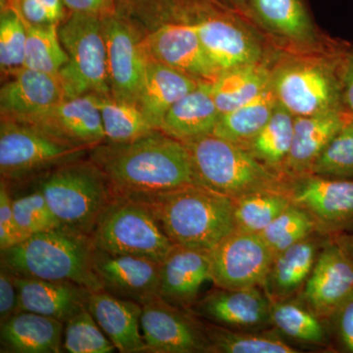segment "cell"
Returning <instances> with one entry per match:
<instances>
[{"instance_id":"1","label":"cell","mask_w":353,"mask_h":353,"mask_svg":"<svg viewBox=\"0 0 353 353\" xmlns=\"http://www.w3.org/2000/svg\"><path fill=\"white\" fill-rule=\"evenodd\" d=\"M90 159L114 194L146 196L196 183L187 146L160 130L127 143H101L90 150Z\"/></svg>"},{"instance_id":"2","label":"cell","mask_w":353,"mask_h":353,"mask_svg":"<svg viewBox=\"0 0 353 353\" xmlns=\"http://www.w3.org/2000/svg\"><path fill=\"white\" fill-rule=\"evenodd\" d=\"M136 196L150 206L175 245L210 252L236 230L234 201L192 183L155 194Z\"/></svg>"},{"instance_id":"3","label":"cell","mask_w":353,"mask_h":353,"mask_svg":"<svg viewBox=\"0 0 353 353\" xmlns=\"http://www.w3.org/2000/svg\"><path fill=\"white\" fill-rule=\"evenodd\" d=\"M90 236L60 227L34 234L1 252V264L20 277L68 281L97 292L103 290L94 267Z\"/></svg>"},{"instance_id":"4","label":"cell","mask_w":353,"mask_h":353,"mask_svg":"<svg viewBox=\"0 0 353 353\" xmlns=\"http://www.w3.org/2000/svg\"><path fill=\"white\" fill-rule=\"evenodd\" d=\"M185 143L197 185L232 199L263 192H285L283 176L260 162L245 148L214 134Z\"/></svg>"},{"instance_id":"5","label":"cell","mask_w":353,"mask_h":353,"mask_svg":"<svg viewBox=\"0 0 353 353\" xmlns=\"http://www.w3.org/2000/svg\"><path fill=\"white\" fill-rule=\"evenodd\" d=\"M38 188L62 226L90 236L114 196L108 179L92 160H77L44 174Z\"/></svg>"},{"instance_id":"6","label":"cell","mask_w":353,"mask_h":353,"mask_svg":"<svg viewBox=\"0 0 353 353\" xmlns=\"http://www.w3.org/2000/svg\"><path fill=\"white\" fill-rule=\"evenodd\" d=\"M95 248L111 254L145 257L161 263L173 243L145 201L114 194L90 236Z\"/></svg>"},{"instance_id":"7","label":"cell","mask_w":353,"mask_h":353,"mask_svg":"<svg viewBox=\"0 0 353 353\" xmlns=\"http://www.w3.org/2000/svg\"><path fill=\"white\" fill-rule=\"evenodd\" d=\"M102 18L69 12L58 24L60 41L68 55L59 72L66 99L88 94L111 97Z\"/></svg>"},{"instance_id":"8","label":"cell","mask_w":353,"mask_h":353,"mask_svg":"<svg viewBox=\"0 0 353 353\" xmlns=\"http://www.w3.org/2000/svg\"><path fill=\"white\" fill-rule=\"evenodd\" d=\"M39 128L2 117L0 126V174L6 183H19L71 163L90 152Z\"/></svg>"},{"instance_id":"9","label":"cell","mask_w":353,"mask_h":353,"mask_svg":"<svg viewBox=\"0 0 353 353\" xmlns=\"http://www.w3.org/2000/svg\"><path fill=\"white\" fill-rule=\"evenodd\" d=\"M343 57L334 64L296 59L278 66L271 73L270 83L278 103L294 117L345 110L341 101Z\"/></svg>"},{"instance_id":"10","label":"cell","mask_w":353,"mask_h":353,"mask_svg":"<svg viewBox=\"0 0 353 353\" xmlns=\"http://www.w3.org/2000/svg\"><path fill=\"white\" fill-rule=\"evenodd\" d=\"M211 276L223 289L263 288L275 255L261 234L236 229L209 252Z\"/></svg>"},{"instance_id":"11","label":"cell","mask_w":353,"mask_h":353,"mask_svg":"<svg viewBox=\"0 0 353 353\" xmlns=\"http://www.w3.org/2000/svg\"><path fill=\"white\" fill-rule=\"evenodd\" d=\"M141 327L148 352H210L201 318L161 297L143 305Z\"/></svg>"},{"instance_id":"12","label":"cell","mask_w":353,"mask_h":353,"mask_svg":"<svg viewBox=\"0 0 353 353\" xmlns=\"http://www.w3.org/2000/svg\"><path fill=\"white\" fill-rule=\"evenodd\" d=\"M292 203L312 216L322 233H338L353 227V179L301 176L285 183Z\"/></svg>"},{"instance_id":"13","label":"cell","mask_w":353,"mask_h":353,"mask_svg":"<svg viewBox=\"0 0 353 353\" xmlns=\"http://www.w3.org/2000/svg\"><path fill=\"white\" fill-rule=\"evenodd\" d=\"M111 97L115 101L137 104L148 57L134 30L119 14L102 18Z\"/></svg>"},{"instance_id":"14","label":"cell","mask_w":353,"mask_h":353,"mask_svg":"<svg viewBox=\"0 0 353 353\" xmlns=\"http://www.w3.org/2000/svg\"><path fill=\"white\" fill-rule=\"evenodd\" d=\"M97 99L99 95L94 94L65 99L41 112L13 120L32 125L72 145L92 150L106 139Z\"/></svg>"},{"instance_id":"15","label":"cell","mask_w":353,"mask_h":353,"mask_svg":"<svg viewBox=\"0 0 353 353\" xmlns=\"http://www.w3.org/2000/svg\"><path fill=\"white\" fill-rule=\"evenodd\" d=\"M272 301L261 287L223 289L216 287L190 311L206 321L240 331H261L271 323Z\"/></svg>"},{"instance_id":"16","label":"cell","mask_w":353,"mask_h":353,"mask_svg":"<svg viewBox=\"0 0 353 353\" xmlns=\"http://www.w3.org/2000/svg\"><path fill=\"white\" fill-rule=\"evenodd\" d=\"M353 292V261L338 241L323 245L301 292V303L322 319H331Z\"/></svg>"},{"instance_id":"17","label":"cell","mask_w":353,"mask_h":353,"mask_svg":"<svg viewBox=\"0 0 353 353\" xmlns=\"http://www.w3.org/2000/svg\"><path fill=\"white\" fill-rule=\"evenodd\" d=\"M143 46L146 57L201 82H213L220 75L192 22L160 26L143 41Z\"/></svg>"},{"instance_id":"18","label":"cell","mask_w":353,"mask_h":353,"mask_svg":"<svg viewBox=\"0 0 353 353\" xmlns=\"http://www.w3.org/2000/svg\"><path fill=\"white\" fill-rule=\"evenodd\" d=\"M160 264L145 257L94 250V270L103 290L141 305L160 297Z\"/></svg>"},{"instance_id":"19","label":"cell","mask_w":353,"mask_h":353,"mask_svg":"<svg viewBox=\"0 0 353 353\" xmlns=\"http://www.w3.org/2000/svg\"><path fill=\"white\" fill-rule=\"evenodd\" d=\"M192 23L209 59L220 74L259 63L262 50L259 41L234 21L217 14H204Z\"/></svg>"},{"instance_id":"20","label":"cell","mask_w":353,"mask_h":353,"mask_svg":"<svg viewBox=\"0 0 353 353\" xmlns=\"http://www.w3.org/2000/svg\"><path fill=\"white\" fill-rule=\"evenodd\" d=\"M208 282L212 276L205 250L174 245L160 264V297L178 307L190 310Z\"/></svg>"},{"instance_id":"21","label":"cell","mask_w":353,"mask_h":353,"mask_svg":"<svg viewBox=\"0 0 353 353\" xmlns=\"http://www.w3.org/2000/svg\"><path fill=\"white\" fill-rule=\"evenodd\" d=\"M17 290L16 312H32L66 323L88 309L92 290L68 281L20 277L13 274Z\"/></svg>"},{"instance_id":"22","label":"cell","mask_w":353,"mask_h":353,"mask_svg":"<svg viewBox=\"0 0 353 353\" xmlns=\"http://www.w3.org/2000/svg\"><path fill=\"white\" fill-rule=\"evenodd\" d=\"M88 310L116 350L122 353L148 352L141 332V304L101 290L90 294Z\"/></svg>"},{"instance_id":"23","label":"cell","mask_w":353,"mask_h":353,"mask_svg":"<svg viewBox=\"0 0 353 353\" xmlns=\"http://www.w3.org/2000/svg\"><path fill=\"white\" fill-rule=\"evenodd\" d=\"M12 75L13 78L0 90L2 117H26L66 99L59 76L26 67Z\"/></svg>"},{"instance_id":"24","label":"cell","mask_w":353,"mask_h":353,"mask_svg":"<svg viewBox=\"0 0 353 353\" xmlns=\"http://www.w3.org/2000/svg\"><path fill=\"white\" fill-rule=\"evenodd\" d=\"M350 118L345 110L294 117L292 148L283 172L308 175L315 160Z\"/></svg>"},{"instance_id":"25","label":"cell","mask_w":353,"mask_h":353,"mask_svg":"<svg viewBox=\"0 0 353 353\" xmlns=\"http://www.w3.org/2000/svg\"><path fill=\"white\" fill-rule=\"evenodd\" d=\"M196 80L179 70L148 57L138 105L153 127L160 130L169 109L199 85Z\"/></svg>"},{"instance_id":"26","label":"cell","mask_w":353,"mask_h":353,"mask_svg":"<svg viewBox=\"0 0 353 353\" xmlns=\"http://www.w3.org/2000/svg\"><path fill=\"white\" fill-rule=\"evenodd\" d=\"M221 114L211 92L210 83L185 94L165 115L160 131L182 143L212 134Z\"/></svg>"},{"instance_id":"27","label":"cell","mask_w":353,"mask_h":353,"mask_svg":"<svg viewBox=\"0 0 353 353\" xmlns=\"http://www.w3.org/2000/svg\"><path fill=\"white\" fill-rule=\"evenodd\" d=\"M64 327L65 323L37 313H15L1 323V352H62Z\"/></svg>"},{"instance_id":"28","label":"cell","mask_w":353,"mask_h":353,"mask_svg":"<svg viewBox=\"0 0 353 353\" xmlns=\"http://www.w3.org/2000/svg\"><path fill=\"white\" fill-rule=\"evenodd\" d=\"M319 252L317 241L309 236L276 255L263 285L271 301L290 299L303 289Z\"/></svg>"},{"instance_id":"29","label":"cell","mask_w":353,"mask_h":353,"mask_svg":"<svg viewBox=\"0 0 353 353\" xmlns=\"http://www.w3.org/2000/svg\"><path fill=\"white\" fill-rule=\"evenodd\" d=\"M270 83V72L255 63L223 72L210 83V88L218 110L225 114L259 97Z\"/></svg>"},{"instance_id":"30","label":"cell","mask_w":353,"mask_h":353,"mask_svg":"<svg viewBox=\"0 0 353 353\" xmlns=\"http://www.w3.org/2000/svg\"><path fill=\"white\" fill-rule=\"evenodd\" d=\"M276 104L270 85L252 101L221 114L212 134L246 148L270 119Z\"/></svg>"},{"instance_id":"31","label":"cell","mask_w":353,"mask_h":353,"mask_svg":"<svg viewBox=\"0 0 353 353\" xmlns=\"http://www.w3.org/2000/svg\"><path fill=\"white\" fill-rule=\"evenodd\" d=\"M260 22L274 34L309 43L314 39L312 24L301 0H248Z\"/></svg>"},{"instance_id":"32","label":"cell","mask_w":353,"mask_h":353,"mask_svg":"<svg viewBox=\"0 0 353 353\" xmlns=\"http://www.w3.org/2000/svg\"><path fill=\"white\" fill-rule=\"evenodd\" d=\"M294 116L278 103L270 119L246 146L253 157L282 175L294 138Z\"/></svg>"},{"instance_id":"33","label":"cell","mask_w":353,"mask_h":353,"mask_svg":"<svg viewBox=\"0 0 353 353\" xmlns=\"http://www.w3.org/2000/svg\"><path fill=\"white\" fill-rule=\"evenodd\" d=\"M210 343V352L217 353H296L284 338L262 331H240L204 322Z\"/></svg>"},{"instance_id":"34","label":"cell","mask_w":353,"mask_h":353,"mask_svg":"<svg viewBox=\"0 0 353 353\" xmlns=\"http://www.w3.org/2000/svg\"><path fill=\"white\" fill-rule=\"evenodd\" d=\"M323 321L324 319L301 301L289 299L272 301V325L292 340L324 345L327 343V329Z\"/></svg>"},{"instance_id":"35","label":"cell","mask_w":353,"mask_h":353,"mask_svg":"<svg viewBox=\"0 0 353 353\" xmlns=\"http://www.w3.org/2000/svg\"><path fill=\"white\" fill-rule=\"evenodd\" d=\"M105 143H127L158 131L137 104L99 95Z\"/></svg>"},{"instance_id":"36","label":"cell","mask_w":353,"mask_h":353,"mask_svg":"<svg viewBox=\"0 0 353 353\" xmlns=\"http://www.w3.org/2000/svg\"><path fill=\"white\" fill-rule=\"evenodd\" d=\"M234 201L236 229L261 234L292 203L287 192L263 190Z\"/></svg>"},{"instance_id":"37","label":"cell","mask_w":353,"mask_h":353,"mask_svg":"<svg viewBox=\"0 0 353 353\" xmlns=\"http://www.w3.org/2000/svg\"><path fill=\"white\" fill-rule=\"evenodd\" d=\"M25 24L27 44L24 67L59 76L68 62V55L60 41L58 24Z\"/></svg>"},{"instance_id":"38","label":"cell","mask_w":353,"mask_h":353,"mask_svg":"<svg viewBox=\"0 0 353 353\" xmlns=\"http://www.w3.org/2000/svg\"><path fill=\"white\" fill-rule=\"evenodd\" d=\"M316 231L317 224L312 216L292 202L260 234L276 256Z\"/></svg>"},{"instance_id":"39","label":"cell","mask_w":353,"mask_h":353,"mask_svg":"<svg viewBox=\"0 0 353 353\" xmlns=\"http://www.w3.org/2000/svg\"><path fill=\"white\" fill-rule=\"evenodd\" d=\"M27 29L25 21L12 1L2 4L0 19V67L2 72H14L25 66Z\"/></svg>"},{"instance_id":"40","label":"cell","mask_w":353,"mask_h":353,"mask_svg":"<svg viewBox=\"0 0 353 353\" xmlns=\"http://www.w3.org/2000/svg\"><path fill=\"white\" fill-rule=\"evenodd\" d=\"M308 175L332 179H353V118L315 160Z\"/></svg>"},{"instance_id":"41","label":"cell","mask_w":353,"mask_h":353,"mask_svg":"<svg viewBox=\"0 0 353 353\" xmlns=\"http://www.w3.org/2000/svg\"><path fill=\"white\" fill-rule=\"evenodd\" d=\"M63 350L69 353H110L116 348L92 313L83 309L65 323Z\"/></svg>"},{"instance_id":"42","label":"cell","mask_w":353,"mask_h":353,"mask_svg":"<svg viewBox=\"0 0 353 353\" xmlns=\"http://www.w3.org/2000/svg\"><path fill=\"white\" fill-rule=\"evenodd\" d=\"M12 208L22 241L34 234L63 227L38 188L31 194L12 199Z\"/></svg>"},{"instance_id":"43","label":"cell","mask_w":353,"mask_h":353,"mask_svg":"<svg viewBox=\"0 0 353 353\" xmlns=\"http://www.w3.org/2000/svg\"><path fill=\"white\" fill-rule=\"evenodd\" d=\"M22 241L12 208V196L4 180L0 185V250H6Z\"/></svg>"},{"instance_id":"44","label":"cell","mask_w":353,"mask_h":353,"mask_svg":"<svg viewBox=\"0 0 353 353\" xmlns=\"http://www.w3.org/2000/svg\"><path fill=\"white\" fill-rule=\"evenodd\" d=\"M331 319L343 347L353 353V292L343 301Z\"/></svg>"},{"instance_id":"45","label":"cell","mask_w":353,"mask_h":353,"mask_svg":"<svg viewBox=\"0 0 353 353\" xmlns=\"http://www.w3.org/2000/svg\"><path fill=\"white\" fill-rule=\"evenodd\" d=\"M17 308V290L14 284L13 274L1 264L0 269V321L15 314Z\"/></svg>"},{"instance_id":"46","label":"cell","mask_w":353,"mask_h":353,"mask_svg":"<svg viewBox=\"0 0 353 353\" xmlns=\"http://www.w3.org/2000/svg\"><path fill=\"white\" fill-rule=\"evenodd\" d=\"M68 12L92 14L106 17L117 13L118 0H63Z\"/></svg>"},{"instance_id":"47","label":"cell","mask_w":353,"mask_h":353,"mask_svg":"<svg viewBox=\"0 0 353 353\" xmlns=\"http://www.w3.org/2000/svg\"><path fill=\"white\" fill-rule=\"evenodd\" d=\"M343 108L353 118V48L347 50L341 65Z\"/></svg>"},{"instance_id":"48","label":"cell","mask_w":353,"mask_h":353,"mask_svg":"<svg viewBox=\"0 0 353 353\" xmlns=\"http://www.w3.org/2000/svg\"><path fill=\"white\" fill-rule=\"evenodd\" d=\"M44 8L48 11L51 21L55 24H59L66 17V7L63 0H39Z\"/></svg>"},{"instance_id":"49","label":"cell","mask_w":353,"mask_h":353,"mask_svg":"<svg viewBox=\"0 0 353 353\" xmlns=\"http://www.w3.org/2000/svg\"><path fill=\"white\" fill-rule=\"evenodd\" d=\"M341 245V248L345 250L347 253L348 256L353 261V236L347 234V236H341L340 238L336 240Z\"/></svg>"},{"instance_id":"50","label":"cell","mask_w":353,"mask_h":353,"mask_svg":"<svg viewBox=\"0 0 353 353\" xmlns=\"http://www.w3.org/2000/svg\"><path fill=\"white\" fill-rule=\"evenodd\" d=\"M228 1L233 4V6L238 7V8H241V10H245L246 7H248V0H228Z\"/></svg>"}]
</instances>
